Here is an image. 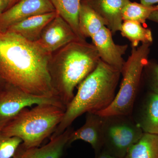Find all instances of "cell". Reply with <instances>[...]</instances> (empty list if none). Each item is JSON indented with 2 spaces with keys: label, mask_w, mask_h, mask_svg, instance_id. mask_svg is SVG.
<instances>
[{
  "label": "cell",
  "mask_w": 158,
  "mask_h": 158,
  "mask_svg": "<svg viewBox=\"0 0 158 158\" xmlns=\"http://www.w3.org/2000/svg\"><path fill=\"white\" fill-rule=\"evenodd\" d=\"M51 56L36 42L13 32L0 31V77L24 92L58 97L48 70Z\"/></svg>",
  "instance_id": "cell-1"
},
{
  "label": "cell",
  "mask_w": 158,
  "mask_h": 158,
  "mask_svg": "<svg viewBox=\"0 0 158 158\" xmlns=\"http://www.w3.org/2000/svg\"><path fill=\"white\" fill-rule=\"evenodd\" d=\"M100 60L94 45L81 40L51 54L48 70L52 86L66 108L74 96L75 88L95 69Z\"/></svg>",
  "instance_id": "cell-2"
},
{
  "label": "cell",
  "mask_w": 158,
  "mask_h": 158,
  "mask_svg": "<svg viewBox=\"0 0 158 158\" xmlns=\"http://www.w3.org/2000/svg\"><path fill=\"white\" fill-rule=\"evenodd\" d=\"M121 72L100 60L97 66L78 85L67 106L64 117L53 135L63 133L85 113H97L108 107L116 96Z\"/></svg>",
  "instance_id": "cell-3"
},
{
  "label": "cell",
  "mask_w": 158,
  "mask_h": 158,
  "mask_svg": "<svg viewBox=\"0 0 158 158\" xmlns=\"http://www.w3.org/2000/svg\"><path fill=\"white\" fill-rule=\"evenodd\" d=\"M66 108L51 104L25 108L2 130L4 135L16 137L26 147H39L55 132L64 117Z\"/></svg>",
  "instance_id": "cell-4"
},
{
  "label": "cell",
  "mask_w": 158,
  "mask_h": 158,
  "mask_svg": "<svg viewBox=\"0 0 158 158\" xmlns=\"http://www.w3.org/2000/svg\"><path fill=\"white\" fill-rule=\"evenodd\" d=\"M150 44L143 43L137 48H133L131 56L122 69L123 78L118 93L107 108L96 114L102 116H131L142 72L148 63Z\"/></svg>",
  "instance_id": "cell-5"
},
{
  "label": "cell",
  "mask_w": 158,
  "mask_h": 158,
  "mask_svg": "<svg viewBox=\"0 0 158 158\" xmlns=\"http://www.w3.org/2000/svg\"><path fill=\"white\" fill-rule=\"evenodd\" d=\"M104 117L102 151L115 157L123 158L144 133L131 116Z\"/></svg>",
  "instance_id": "cell-6"
},
{
  "label": "cell",
  "mask_w": 158,
  "mask_h": 158,
  "mask_svg": "<svg viewBox=\"0 0 158 158\" xmlns=\"http://www.w3.org/2000/svg\"><path fill=\"white\" fill-rule=\"evenodd\" d=\"M42 104H51L66 108L57 97L32 95L7 83L0 95V131L25 108Z\"/></svg>",
  "instance_id": "cell-7"
},
{
  "label": "cell",
  "mask_w": 158,
  "mask_h": 158,
  "mask_svg": "<svg viewBox=\"0 0 158 158\" xmlns=\"http://www.w3.org/2000/svg\"><path fill=\"white\" fill-rule=\"evenodd\" d=\"M81 39L68 23L58 13L46 26L36 43L43 50L52 54L69 43Z\"/></svg>",
  "instance_id": "cell-8"
},
{
  "label": "cell",
  "mask_w": 158,
  "mask_h": 158,
  "mask_svg": "<svg viewBox=\"0 0 158 158\" xmlns=\"http://www.w3.org/2000/svg\"><path fill=\"white\" fill-rule=\"evenodd\" d=\"M55 11L50 0H19L0 15V31L28 18Z\"/></svg>",
  "instance_id": "cell-9"
},
{
  "label": "cell",
  "mask_w": 158,
  "mask_h": 158,
  "mask_svg": "<svg viewBox=\"0 0 158 158\" xmlns=\"http://www.w3.org/2000/svg\"><path fill=\"white\" fill-rule=\"evenodd\" d=\"M110 29L105 26L91 38L101 60L121 72L125 62L123 56L127 50L128 45L116 44Z\"/></svg>",
  "instance_id": "cell-10"
},
{
  "label": "cell",
  "mask_w": 158,
  "mask_h": 158,
  "mask_svg": "<svg viewBox=\"0 0 158 158\" xmlns=\"http://www.w3.org/2000/svg\"><path fill=\"white\" fill-rule=\"evenodd\" d=\"M73 131L69 127L60 135H53L48 143L41 147H26L22 143L11 158H61Z\"/></svg>",
  "instance_id": "cell-11"
},
{
  "label": "cell",
  "mask_w": 158,
  "mask_h": 158,
  "mask_svg": "<svg viewBox=\"0 0 158 158\" xmlns=\"http://www.w3.org/2000/svg\"><path fill=\"white\" fill-rule=\"evenodd\" d=\"M104 120V116L96 113H86L85 124L71 134L68 146L81 140L89 143L94 149L95 155L100 152L102 148Z\"/></svg>",
  "instance_id": "cell-12"
},
{
  "label": "cell",
  "mask_w": 158,
  "mask_h": 158,
  "mask_svg": "<svg viewBox=\"0 0 158 158\" xmlns=\"http://www.w3.org/2000/svg\"><path fill=\"white\" fill-rule=\"evenodd\" d=\"M130 0H81L103 19L112 34L120 31L122 24V11Z\"/></svg>",
  "instance_id": "cell-13"
},
{
  "label": "cell",
  "mask_w": 158,
  "mask_h": 158,
  "mask_svg": "<svg viewBox=\"0 0 158 158\" xmlns=\"http://www.w3.org/2000/svg\"><path fill=\"white\" fill-rule=\"evenodd\" d=\"M57 14V11H55L34 15L15 24L6 31L18 34L31 42H36L39 40L46 26Z\"/></svg>",
  "instance_id": "cell-14"
},
{
  "label": "cell",
  "mask_w": 158,
  "mask_h": 158,
  "mask_svg": "<svg viewBox=\"0 0 158 158\" xmlns=\"http://www.w3.org/2000/svg\"><path fill=\"white\" fill-rule=\"evenodd\" d=\"M140 113L138 118L134 119L143 132L158 135V94L152 92L148 94Z\"/></svg>",
  "instance_id": "cell-15"
},
{
  "label": "cell",
  "mask_w": 158,
  "mask_h": 158,
  "mask_svg": "<svg viewBox=\"0 0 158 158\" xmlns=\"http://www.w3.org/2000/svg\"><path fill=\"white\" fill-rule=\"evenodd\" d=\"M80 32L85 38H91L103 27L106 21L87 4L81 2L79 13Z\"/></svg>",
  "instance_id": "cell-16"
},
{
  "label": "cell",
  "mask_w": 158,
  "mask_h": 158,
  "mask_svg": "<svg viewBox=\"0 0 158 158\" xmlns=\"http://www.w3.org/2000/svg\"><path fill=\"white\" fill-rule=\"evenodd\" d=\"M56 11L71 27L79 39L85 40L80 31L79 13L81 0H50Z\"/></svg>",
  "instance_id": "cell-17"
},
{
  "label": "cell",
  "mask_w": 158,
  "mask_h": 158,
  "mask_svg": "<svg viewBox=\"0 0 158 158\" xmlns=\"http://www.w3.org/2000/svg\"><path fill=\"white\" fill-rule=\"evenodd\" d=\"M123 158H158V135L144 133Z\"/></svg>",
  "instance_id": "cell-18"
},
{
  "label": "cell",
  "mask_w": 158,
  "mask_h": 158,
  "mask_svg": "<svg viewBox=\"0 0 158 158\" xmlns=\"http://www.w3.org/2000/svg\"><path fill=\"white\" fill-rule=\"evenodd\" d=\"M120 31L123 37H126L131 41L133 48H137L140 42L151 43L152 33L150 29L145 28L141 23L133 21H123Z\"/></svg>",
  "instance_id": "cell-19"
},
{
  "label": "cell",
  "mask_w": 158,
  "mask_h": 158,
  "mask_svg": "<svg viewBox=\"0 0 158 158\" xmlns=\"http://www.w3.org/2000/svg\"><path fill=\"white\" fill-rule=\"evenodd\" d=\"M157 10H158V5L147 6L141 3L130 2L123 10V21H133L144 23L152 13Z\"/></svg>",
  "instance_id": "cell-20"
},
{
  "label": "cell",
  "mask_w": 158,
  "mask_h": 158,
  "mask_svg": "<svg viewBox=\"0 0 158 158\" xmlns=\"http://www.w3.org/2000/svg\"><path fill=\"white\" fill-rule=\"evenodd\" d=\"M23 141L16 137H8L0 131V158H11Z\"/></svg>",
  "instance_id": "cell-21"
},
{
  "label": "cell",
  "mask_w": 158,
  "mask_h": 158,
  "mask_svg": "<svg viewBox=\"0 0 158 158\" xmlns=\"http://www.w3.org/2000/svg\"><path fill=\"white\" fill-rule=\"evenodd\" d=\"M147 65L149 66L148 75L150 88L152 92L158 94V65L153 64L148 65V64Z\"/></svg>",
  "instance_id": "cell-22"
},
{
  "label": "cell",
  "mask_w": 158,
  "mask_h": 158,
  "mask_svg": "<svg viewBox=\"0 0 158 158\" xmlns=\"http://www.w3.org/2000/svg\"><path fill=\"white\" fill-rule=\"evenodd\" d=\"M9 2V0H0V15L8 8Z\"/></svg>",
  "instance_id": "cell-23"
},
{
  "label": "cell",
  "mask_w": 158,
  "mask_h": 158,
  "mask_svg": "<svg viewBox=\"0 0 158 158\" xmlns=\"http://www.w3.org/2000/svg\"><path fill=\"white\" fill-rule=\"evenodd\" d=\"M95 158H118L115 157L105 152L101 151L99 153L95 155Z\"/></svg>",
  "instance_id": "cell-24"
},
{
  "label": "cell",
  "mask_w": 158,
  "mask_h": 158,
  "mask_svg": "<svg viewBox=\"0 0 158 158\" xmlns=\"http://www.w3.org/2000/svg\"><path fill=\"white\" fill-rule=\"evenodd\" d=\"M140 3L147 6H154L158 4V0H139Z\"/></svg>",
  "instance_id": "cell-25"
},
{
  "label": "cell",
  "mask_w": 158,
  "mask_h": 158,
  "mask_svg": "<svg viewBox=\"0 0 158 158\" xmlns=\"http://www.w3.org/2000/svg\"><path fill=\"white\" fill-rule=\"evenodd\" d=\"M148 19L158 23V10L154 11L150 15Z\"/></svg>",
  "instance_id": "cell-26"
},
{
  "label": "cell",
  "mask_w": 158,
  "mask_h": 158,
  "mask_svg": "<svg viewBox=\"0 0 158 158\" xmlns=\"http://www.w3.org/2000/svg\"><path fill=\"white\" fill-rule=\"evenodd\" d=\"M7 83H6L5 81L1 77H0V95L4 91V89L6 88V85Z\"/></svg>",
  "instance_id": "cell-27"
},
{
  "label": "cell",
  "mask_w": 158,
  "mask_h": 158,
  "mask_svg": "<svg viewBox=\"0 0 158 158\" xmlns=\"http://www.w3.org/2000/svg\"><path fill=\"white\" fill-rule=\"evenodd\" d=\"M18 1V0H9V6H8L7 9L13 6Z\"/></svg>",
  "instance_id": "cell-28"
}]
</instances>
